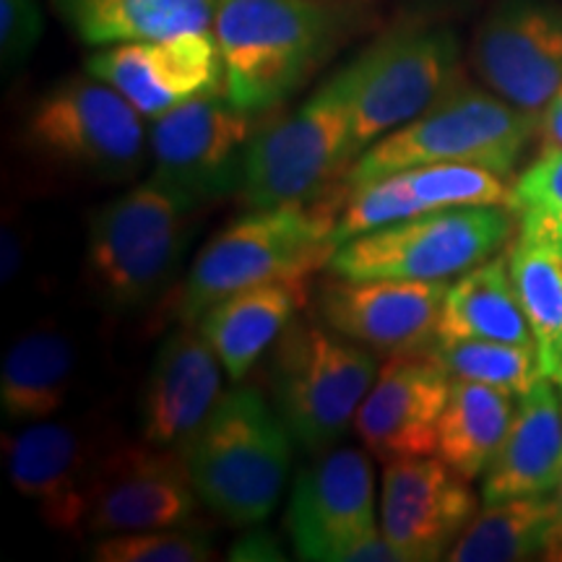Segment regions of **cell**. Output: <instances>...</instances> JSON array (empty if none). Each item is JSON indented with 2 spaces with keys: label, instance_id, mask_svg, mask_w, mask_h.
<instances>
[{
  "label": "cell",
  "instance_id": "15",
  "mask_svg": "<svg viewBox=\"0 0 562 562\" xmlns=\"http://www.w3.org/2000/svg\"><path fill=\"white\" fill-rule=\"evenodd\" d=\"M87 74L121 91L154 121L180 104L224 91L222 47L209 30L104 45L87 58Z\"/></svg>",
  "mask_w": 562,
  "mask_h": 562
},
{
  "label": "cell",
  "instance_id": "22",
  "mask_svg": "<svg viewBox=\"0 0 562 562\" xmlns=\"http://www.w3.org/2000/svg\"><path fill=\"white\" fill-rule=\"evenodd\" d=\"M562 474V391L552 378H542L518 398L516 414L484 469V505L513 497L552 495Z\"/></svg>",
  "mask_w": 562,
  "mask_h": 562
},
{
  "label": "cell",
  "instance_id": "16",
  "mask_svg": "<svg viewBox=\"0 0 562 562\" xmlns=\"http://www.w3.org/2000/svg\"><path fill=\"white\" fill-rule=\"evenodd\" d=\"M446 292L442 281L347 279L334 273L315 290V315L370 351L419 355L438 341Z\"/></svg>",
  "mask_w": 562,
  "mask_h": 562
},
{
  "label": "cell",
  "instance_id": "23",
  "mask_svg": "<svg viewBox=\"0 0 562 562\" xmlns=\"http://www.w3.org/2000/svg\"><path fill=\"white\" fill-rule=\"evenodd\" d=\"M307 300V279L269 281L211 305L199 318V331L220 355L229 381L240 383Z\"/></svg>",
  "mask_w": 562,
  "mask_h": 562
},
{
  "label": "cell",
  "instance_id": "34",
  "mask_svg": "<svg viewBox=\"0 0 562 562\" xmlns=\"http://www.w3.org/2000/svg\"><path fill=\"white\" fill-rule=\"evenodd\" d=\"M32 232L21 224L19 211H5L3 214V235H0V273L3 284H13L24 266L30 263Z\"/></svg>",
  "mask_w": 562,
  "mask_h": 562
},
{
  "label": "cell",
  "instance_id": "11",
  "mask_svg": "<svg viewBox=\"0 0 562 562\" xmlns=\"http://www.w3.org/2000/svg\"><path fill=\"white\" fill-rule=\"evenodd\" d=\"M252 112L227 94H206L157 117L149 133L151 178L195 203H214L240 191Z\"/></svg>",
  "mask_w": 562,
  "mask_h": 562
},
{
  "label": "cell",
  "instance_id": "6",
  "mask_svg": "<svg viewBox=\"0 0 562 562\" xmlns=\"http://www.w3.org/2000/svg\"><path fill=\"white\" fill-rule=\"evenodd\" d=\"M537 128L539 117L463 81L419 117L370 144L344 186L357 188L422 165H474L508 178Z\"/></svg>",
  "mask_w": 562,
  "mask_h": 562
},
{
  "label": "cell",
  "instance_id": "27",
  "mask_svg": "<svg viewBox=\"0 0 562 562\" xmlns=\"http://www.w3.org/2000/svg\"><path fill=\"white\" fill-rule=\"evenodd\" d=\"M516 393L495 385L453 381L438 422L435 453L463 480H476L495 459L516 414Z\"/></svg>",
  "mask_w": 562,
  "mask_h": 562
},
{
  "label": "cell",
  "instance_id": "5",
  "mask_svg": "<svg viewBox=\"0 0 562 562\" xmlns=\"http://www.w3.org/2000/svg\"><path fill=\"white\" fill-rule=\"evenodd\" d=\"M355 63L331 76L307 102L250 138L240 182L248 211L313 203L344 186L357 161Z\"/></svg>",
  "mask_w": 562,
  "mask_h": 562
},
{
  "label": "cell",
  "instance_id": "19",
  "mask_svg": "<svg viewBox=\"0 0 562 562\" xmlns=\"http://www.w3.org/2000/svg\"><path fill=\"white\" fill-rule=\"evenodd\" d=\"M451 385L430 351L389 357L355 417L364 451L381 463L435 453Z\"/></svg>",
  "mask_w": 562,
  "mask_h": 562
},
{
  "label": "cell",
  "instance_id": "35",
  "mask_svg": "<svg viewBox=\"0 0 562 562\" xmlns=\"http://www.w3.org/2000/svg\"><path fill=\"white\" fill-rule=\"evenodd\" d=\"M281 544L271 531L252 529L245 531L229 550V560H281Z\"/></svg>",
  "mask_w": 562,
  "mask_h": 562
},
{
  "label": "cell",
  "instance_id": "2",
  "mask_svg": "<svg viewBox=\"0 0 562 562\" xmlns=\"http://www.w3.org/2000/svg\"><path fill=\"white\" fill-rule=\"evenodd\" d=\"M344 193L347 186L313 203L258 209L232 222L193 261L172 305L175 318L193 326L229 294L269 281L311 279L336 250L334 229Z\"/></svg>",
  "mask_w": 562,
  "mask_h": 562
},
{
  "label": "cell",
  "instance_id": "33",
  "mask_svg": "<svg viewBox=\"0 0 562 562\" xmlns=\"http://www.w3.org/2000/svg\"><path fill=\"white\" fill-rule=\"evenodd\" d=\"M45 32V19L37 0H0V53L3 68L11 70L24 63Z\"/></svg>",
  "mask_w": 562,
  "mask_h": 562
},
{
  "label": "cell",
  "instance_id": "13",
  "mask_svg": "<svg viewBox=\"0 0 562 562\" xmlns=\"http://www.w3.org/2000/svg\"><path fill=\"white\" fill-rule=\"evenodd\" d=\"M469 58L484 87L539 117L562 89V5L505 0L480 24Z\"/></svg>",
  "mask_w": 562,
  "mask_h": 562
},
{
  "label": "cell",
  "instance_id": "30",
  "mask_svg": "<svg viewBox=\"0 0 562 562\" xmlns=\"http://www.w3.org/2000/svg\"><path fill=\"white\" fill-rule=\"evenodd\" d=\"M430 355L453 381H472L505 389L521 396L542 381L544 370L537 347L487 339L435 341Z\"/></svg>",
  "mask_w": 562,
  "mask_h": 562
},
{
  "label": "cell",
  "instance_id": "21",
  "mask_svg": "<svg viewBox=\"0 0 562 562\" xmlns=\"http://www.w3.org/2000/svg\"><path fill=\"white\" fill-rule=\"evenodd\" d=\"M220 355L191 326L172 331L140 393V440L182 451L222 398Z\"/></svg>",
  "mask_w": 562,
  "mask_h": 562
},
{
  "label": "cell",
  "instance_id": "1",
  "mask_svg": "<svg viewBox=\"0 0 562 562\" xmlns=\"http://www.w3.org/2000/svg\"><path fill=\"white\" fill-rule=\"evenodd\" d=\"M201 203L146 180L91 211L83 284L112 315L149 307L172 286L191 245Z\"/></svg>",
  "mask_w": 562,
  "mask_h": 562
},
{
  "label": "cell",
  "instance_id": "28",
  "mask_svg": "<svg viewBox=\"0 0 562 562\" xmlns=\"http://www.w3.org/2000/svg\"><path fill=\"white\" fill-rule=\"evenodd\" d=\"M558 508L554 495L513 497L484 505L448 552L451 562L547 560Z\"/></svg>",
  "mask_w": 562,
  "mask_h": 562
},
{
  "label": "cell",
  "instance_id": "37",
  "mask_svg": "<svg viewBox=\"0 0 562 562\" xmlns=\"http://www.w3.org/2000/svg\"><path fill=\"white\" fill-rule=\"evenodd\" d=\"M521 235L550 240L562 248V211L560 214H526L521 216Z\"/></svg>",
  "mask_w": 562,
  "mask_h": 562
},
{
  "label": "cell",
  "instance_id": "3",
  "mask_svg": "<svg viewBox=\"0 0 562 562\" xmlns=\"http://www.w3.org/2000/svg\"><path fill=\"white\" fill-rule=\"evenodd\" d=\"M201 503L229 526H258L277 508L294 459V438L261 391L240 385L216 402L182 446Z\"/></svg>",
  "mask_w": 562,
  "mask_h": 562
},
{
  "label": "cell",
  "instance_id": "7",
  "mask_svg": "<svg viewBox=\"0 0 562 562\" xmlns=\"http://www.w3.org/2000/svg\"><path fill=\"white\" fill-rule=\"evenodd\" d=\"M140 112L94 76L55 83L34 102L21 149L42 170L89 182H123L140 170L146 131Z\"/></svg>",
  "mask_w": 562,
  "mask_h": 562
},
{
  "label": "cell",
  "instance_id": "32",
  "mask_svg": "<svg viewBox=\"0 0 562 562\" xmlns=\"http://www.w3.org/2000/svg\"><path fill=\"white\" fill-rule=\"evenodd\" d=\"M513 211L518 214H560L562 211V151L539 154V159L513 188Z\"/></svg>",
  "mask_w": 562,
  "mask_h": 562
},
{
  "label": "cell",
  "instance_id": "8",
  "mask_svg": "<svg viewBox=\"0 0 562 562\" xmlns=\"http://www.w3.org/2000/svg\"><path fill=\"white\" fill-rule=\"evenodd\" d=\"M375 378L372 351L336 334L321 318L297 313L271 347L273 406L294 442L313 456L334 448L355 425Z\"/></svg>",
  "mask_w": 562,
  "mask_h": 562
},
{
  "label": "cell",
  "instance_id": "20",
  "mask_svg": "<svg viewBox=\"0 0 562 562\" xmlns=\"http://www.w3.org/2000/svg\"><path fill=\"white\" fill-rule=\"evenodd\" d=\"M456 206L513 209V188L505 186L503 175L474 165H422L385 175L347 188L334 229V245L339 248L341 243L370 229Z\"/></svg>",
  "mask_w": 562,
  "mask_h": 562
},
{
  "label": "cell",
  "instance_id": "39",
  "mask_svg": "<svg viewBox=\"0 0 562 562\" xmlns=\"http://www.w3.org/2000/svg\"><path fill=\"white\" fill-rule=\"evenodd\" d=\"M552 381L558 383V385H560V391H562V351H560V362H558V370H554Z\"/></svg>",
  "mask_w": 562,
  "mask_h": 562
},
{
  "label": "cell",
  "instance_id": "25",
  "mask_svg": "<svg viewBox=\"0 0 562 562\" xmlns=\"http://www.w3.org/2000/svg\"><path fill=\"white\" fill-rule=\"evenodd\" d=\"M487 339L537 347L518 300L508 258H492L448 286L438 318V341Z\"/></svg>",
  "mask_w": 562,
  "mask_h": 562
},
{
  "label": "cell",
  "instance_id": "4",
  "mask_svg": "<svg viewBox=\"0 0 562 562\" xmlns=\"http://www.w3.org/2000/svg\"><path fill=\"white\" fill-rule=\"evenodd\" d=\"M336 32V11L323 0H220L224 94L252 115L277 108L326 58Z\"/></svg>",
  "mask_w": 562,
  "mask_h": 562
},
{
  "label": "cell",
  "instance_id": "12",
  "mask_svg": "<svg viewBox=\"0 0 562 562\" xmlns=\"http://www.w3.org/2000/svg\"><path fill=\"white\" fill-rule=\"evenodd\" d=\"M199 501L180 451L146 440L121 442L104 448L97 461L87 495V533L191 526Z\"/></svg>",
  "mask_w": 562,
  "mask_h": 562
},
{
  "label": "cell",
  "instance_id": "26",
  "mask_svg": "<svg viewBox=\"0 0 562 562\" xmlns=\"http://www.w3.org/2000/svg\"><path fill=\"white\" fill-rule=\"evenodd\" d=\"M60 19L94 47L209 30L220 0H50Z\"/></svg>",
  "mask_w": 562,
  "mask_h": 562
},
{
  "label": "cell",
  "instance_id": "24",
  "mask_svg": "<svg viewBox=\"0 0 562 562\" xmlns=\"http://www.w3.org/2000/svg\"><path fill=\"white\" fill-rule=\"evenodd\" d=\"M79 372V344L60 323L42 321L13 341L0 372V409L11 425L45 422L66 406Z\"/></svg>",
  "mask_w": 562,
  "mask_h": 562
},
{
  "label": "cell",
  "instance_id": "36",
  "mask_svg": "<svg viewBox=\"0 0 562 562\" xmlns=\"http://www.w3.org/2000/svg\"><path fill=\"white\" fill-rule=\"evenodd\" d=\"M539 154L562 151V89L552 97L542 115H539Z\"/></svg>",
  "mask_w": 562,
  "mask_h": 562
},
{
  "label": "cell",
  "instance_id": "10",
  "mask_svg": "<svg viewBox=\"0 0 562 562\" xmlns=\"http://www.w3.org/2000/svg\"><path fill=\"white\" fill-rule=\"evenodd\" d=\"M463 81L461 45L448 26H402L385 34L355 60L351 138L357 157Z\"/></svg>",
  "mask_w": 562,
  "mask_h": 562
},
{
  "label": "cell",
  "instance_id": "9",
  "mask_svg": "<svg viewBox=\"0 0 562 562\" xmlns=\"http://www.w3.org/2000/svg\"><path fill=\"white\" fill-rule=\"evenodd\" d=\"M508 206H456L351 237L328 269L347 279L446 281L490 261L510 237Z\"/></svg>",
  "mask_w": 562,
  "mask_h": 562
},
{
  "label": "cell",
  "instance_id": "29",
  "mask_svg": "<svg viewBox=\"0 0 562 562\" xmlns=\"http://www.w3.org/2000/svg\"><path fill=\"white\" fill-rule=\"evenodd\" d=\"M508 261L542 370L552 378L562 351V248L550 240L521 235Z\"/></svg>",
  "mask_w": 562,
  "mask_h": 562
},
{
  "label": "cell",
  "instance_id": "17",
  "mask_svg": "<svg viewBox=\"0 0 562 562\" xmlns=\"http://www.w3.org/2000/svg\"><path fill=\"white\" fill-rule=\"evenodd\" d=\"M474 516L469 480L442 459L414 456L385 463L381 529L402 562L448 558Z\"/></svg>",
  "mask_w": 562,
  "mask_h": 562
},
{
  "label": "cell",
  "instance_id": "18",
  "mask_svg": "<svg viewBox=\"0 0 562 562\" xmlns=\"http://www.w3.org/2000/svg\"><path fill=\"white\" fill-rule=\"evenodd\" d=\"M5 469L53 531L87 533V495L102 451L87 427L74 422H32L3 435Z\"/></svg>",
  "mask_w": 562,
  "mask_h": 562
},
{
  "label": "cell",
  "instance_id": "14",
  "mask_svg": "<svg viewBox=\"0 0 562 562\" xmlns=\"http://www.w3.org/2000/svg\"><path fill=\"white\" fill-rule=\"evenodd\" d=\"M300 560L347 562L378 531L370 459L357 448H326L300 469L284 518Z\"/></svg>",
  "mask_w": 562,
  "mask_h": 562
},
{
  "label": "cell",
  "instance_id": "38",
  "mask_svg": "<svg viewBox=\"0 0 562 562\" xmlns=\"http://www.w3.org/2000/svg\"><path fill=\"white\" fill-rule=\"evenodd\" d=\"M554 508H558V518H554L552 544H550V554H547V560H562V474H560L558 490H554Z\"/></svg>",
  "mask_w": 562,
  "mask_h": 562
},
{
  "label": "cell",
  "instance_id": "31",
  "mask_svg": "<svg viewBox=\"0 0 562 562\" xmlns=\"http://www.w3.org/2000/svg\"><path fill=\"white\" fill-rule=\"evenodd\" d=\"M91 558L97 562H206L214 560L216 552L209 533L191 524L110 533L94 544Z\"/></svg>",
  "mask_w": 562,
  "mask_h": 562
}]
</instances>
